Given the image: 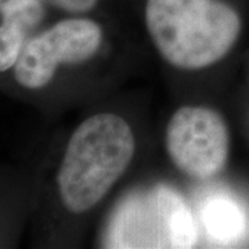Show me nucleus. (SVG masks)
<instances>
[{"instance_id":"1","label":"nucleus","mask_w":249,"mask_h":249,"mask_svg":"<svg viewBox=\"0 0 249 249\" xmlns=\"http://www.w3.org/2000/svg\"><path fill=\"white\" fill-rule=\"evenodd\" d=\"M144 22L160 55L183 71H199L223 60L242 29L229 0H145Z\"/></svg>"},{"instance_id":"2","label":"nucleus","mask_w":249,"mask_h":249,"mask_svg":"<svg viewBox=\"0 0 249 249\" xmlns=\"http://www.w3.org/2000/svg\"><path fill=\"white\" fill-rule=\"evenodd\" d=\"M134 152L133 130L122 116L100 112L85 119L72 133L57 173L65 209L91 211L124 176Z\"/></svg>"},{"instance_id":"3","label":"nucleus","mask_w":249,"mask_h":249,"mask_svg":"<svg viewBox=\"0 0 249 249\" xmlns=\"http://www.w3.org/2000/svg\"><path fill=\"white\" fill-rule=\"evenodd\" d=\"M108 235L114 248H193L198 241L186 199L165 184L126 198L111 220Z\"/></svg>"},{"instance_id":"4","label":"nucleus","mask_w":249,"mask_h":249,"mask_svg":"<svg viewBox=\"0 0 249 249\" xmlns=\"http://www.w3.org/2000/svg\"><path fill=\"white\" fill-rule=\"evenodd\" d=\"M103 40L104 32L97 21L86 17L61 19L28 39L14 67V78L25 89H42L62 64L76 65L93 58Z\"/></svg>"},{"instance_id":"5","label":"nucleus","mask_w":249,"mask_h":249,"mask_svg":"<svg viewBox=\"0 0 249 249\" xmlns=\"http://www.w3.org/2000/svg\"><path fill=\"white\" fill-rule=\"evenodd\" d=\"M165 148L181 173L196 180H209L227 163L230 132L216 109L184 106L175 111L166 124Z\"/></svg>"},{"instance_id":"6","label":"nucleus","mask_w":249,"mask_h":249,"mask_svg":"<svg viewBox=\"0 0 249 249\" xmlns=\"http://www.w3.org/2000/svg\"><path fill=\"white\" fill-rule=\"evenodd\" d=\"M42 0H3L0 3V72L14 68L28 34L45 18Z\"/></svg>"},{"instance_id":"7","label":"nucleus","mask_w":249,"mask_h":249,"mask_svg":"<svg viewBox=\"0 0 249 249\" xmlns=\"http://www.w3.org/2000/svg\"><path fill=\"white\" fill-rule=\"evenodd\" d=\"M205 226L220 241H234L244 234L245 214L229 198H216L205 209Z\"/></svg>"},{"instance_id":"8","label":"nucleus","mask_w":249,"mask_h":249,"mask_svg":"<svg viewBox=\"0 0 249 249\" xmlns=\"http://www.w3.org/2000/svg\"><path fill=\"white\" fill-rule=\"evenodd\" d=\"M46 6L61 10L70 14H85L89 13L98 4L100 0H42Z\"/></svg>"},{"instance_id":"9","label":"nucleus","mask_w":249,"mask_h":249,"mask_svg":"<svg viewBox=\"0 0 249 249\" xmlns=\"http://www.w3.org/2000/svg\"><path fill=\"white\" fill-rule=\"evenodd\" d=\"M1 1H3V0H0V3H1Z\"/></svg>"}]
</instances>
